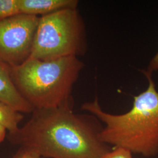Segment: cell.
Listing matches in <instances>:
<instances>
[{"mask_svg":"<svg viewBox=\"0 0 158 158\" xmlns=\"http://www.w3.org/2000/svg\"><path fill=\"white\" fill-rule=\"evenodd\" d=\"M12 158H42L36 150L28 147H21Z\"/></svg>","mask_w":158,"mask_h":158,"instance_id":"11","label":"cell"},{"mask_svg":"<svg viewBox=\"0 0 158 158\" xmlns=\"http://www.w3.org/2000/svg\"><path fill=\"white\" fill-rule=\"evenodd\" d=\"M0 101L21 113H32L34 108L27 102L14 85L11 66L0 61Z\"/></svg>","mask_w":158,"mask_h":158,"instance_id":"6","label":"cell"},{"mask_svg":"<svg viewBox=\"0 0 158 158\" xmlns=\"http://www.w3.org/2000/svg\"><path fill=\"white\" fill-rule=\"evenodd\" d=\"M146 71L151 74L153 72L158 71V52L150 60Z\"/></svg>","mask_w":158,"mask_h":158,"instance_id":"12","label":"cell"},{"mask_svg":"<svg viewBox=\"0 0 158 158\" xmlns=\"http://www.w3.org/2000/svg\"><path fill=\"white\" fill-rule=\"evenodd\" d=\"M21 14L42 17L66 9L77 8V0H18Z\"/></svg>","mask_w":158,"mask_h":158,"instance_id":"7","label":"cell"},{"mask_svg":"<svg viewBox=\"0 0 158 158\" xmlns=\"http://www.w3.org/2000/svg\"><path fill=\"white\" fill-rule=\"evenodd\" d=\"M84 67L77 57L51 60L29 59L11 66V77L20 94L34 110L56 108L73 103L74 85Z\"/></svg>","mask_w":158,"mask_h":158,"instance_id":"3","label":"cell"},{"mask_svg":"<svg viewBox=\"0 0 158 158\" xmlns=\"http://www.w3.org/2000/svg\"><path fill=\"white\" fill-rule=\"evenodd\" d=\"M23 118L22 113L0 101V127L6 130L7 133H11L18 130Z\"/></svg>","mask_w":158,"mask_h":158,"instance_id":"8","label":"cell"},{"mask_svg":"<svg viewBox=\"0 0 158 158\" xmlns=\"http://www.w3.org/2000/svg\"><path fill=\"white\" fill-rule=\"evenodd\" d=\"M88 43L84 20L77 8L40 17L29 59L51 60L85 55Z\"/></svg>","mask_w":158,"mask_h":158,"instance_id":"4","label":"cell"},{"mask_svg":"<svg viewBox=\"0 0 158 158\" xmlns=\"http://www.w3.org/2000/svg\"><path fill=\"white\" fill-rule=\"evenodd\" d=\"M40 17L18 14L0 21V61L11 66L30 58Z\"/></svg>","mask_w":158,"mask_h":158,"instance_id":"5","label":"cell"},{"mask_svg":"<svg viewBox=\"0 0 158 158\" xmlns=\"http://www.w3.org/2000/svg\"><path fill=\"white\" fill-rule=\"evenodd\" d=\"M73 103L35 109L28 121L7 133L12 144L36 150L42 158H99L112 149L102 141L103 125L91 114L74 113Z\"/></svg>","mask_w":158,"mask_h":158,"instance_id":"1","label":"cell"},{"mask_svg":"<svg viewBox=\"0 0 158 158\" xmlns=\"http://www.w3.org/2000/svg\"><path fill=\"white\" fill-rule=\"evenodd\" d=\"M20 14L18 0H0V21Z\"/></svg>","mask_w":158,"mask_h":158,"instance_id":"9","label":"cell"},{"mask_svg":"<svg viewBox=\"0 0 158 158\" xmlns=\"http://www.w3.org/2000/svg\"><path fill=\"white\" fill-rule=\"evenodd\" d=\"M99 158H132V154L123 148H114Z\"/></svg>","mask_w":158,"mask_h":158,"instance_id":"10","label":"cell"},{"mask_svg":"<svg viewBox=\"0 0 158 158\" xmlns=\"http://www.w3.org/2000/svg\"><path fill=\"white\" fill-rule=\"evenodd\" d=\"M148 82L147 89L133 96L130 110L122 114L104 111L96 96L81 109L94 115L104 126L100 134L102 141L147 158L158 154V91L152 74L143 71Z\"/></svg>","mask_w":158,"mask_h":158,"instance_id":"2","label":"cell"}]
</instances>
